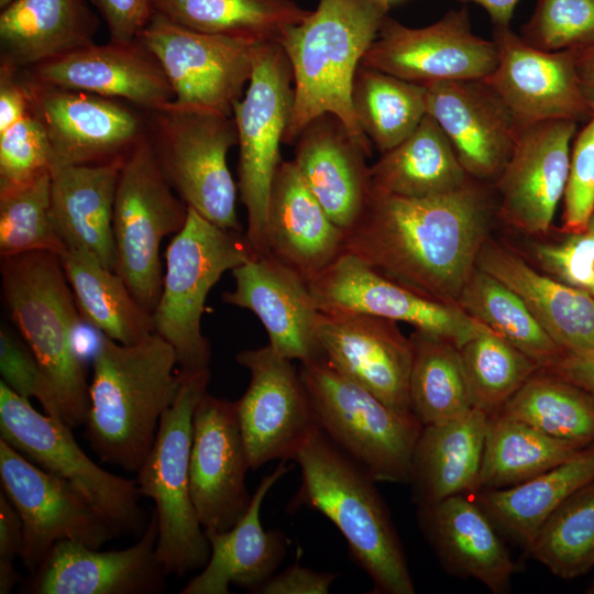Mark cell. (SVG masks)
I'll use <instances>...</instances> for the list:
<instances>
[{
	"label": "cell",
	"mask_w": 594,
	"mask_h": 594,
	"mask_svg": "<svg viewBox=\"0 0 594 594\" xmlns=\"http://www.w3.org/2000/svg\"><path fill=\"white\" fill-rule=\"evenodd\" d=\"M372 186L383 193L426 198L457 191L473 178L437 121L428 113L404 141L370 166Z\"/></svg>",
	"instance_id": "35"
},
{
	"label": "cell",
	"mask_w": 594,
	"mask_h": 594,
	"mask_svg": "<svg viewBox=\"0 0 594 594\" xmlns=\"http://www.w3.org/2000/svg\"><path fill=\"white\" fill-rule=\"evenodd\" d=\"M345 231L323 210L294 160L275 174L267 207V252L307 282L344 252Z\"/></svg>",
	"instance_id": "29"
},
{
	"label": "cell",
	"mask_w": 594,
	"mask_h": 594,
	"mask_svg": "<svg viewBox=\"0 0 594 594\" xmlns=\"http://www.w3.org/2000/svg\"><path fill=\"white\" fill-rule=\"evenodd\" d=\"M144 112L148 139L176 194L213 224L242 232L227 162L238 145L233 117L174 101Z\"/></svg>",
	"instance_id": "9"
},
{
	"label": "cell",
	"mask_w": 594,
	"mask_h": 594,
	"mask_svg": "<svg viewBox=\"0 0 594 594\" xmlns=\"http://www.w3.org/2000/svg\"><path fill=\"white\" fill-rule=\"evenodd\" d=\"M458 306L534 359L540 369L564 353L512 289L477 267L463 287Z\"/></svg>",
	"instance_id": "43"
},
{
	"label": "cell",
	"mask_w": 594,
	"mask_h": 594,
	"mask_svg": "<svg viewBox=\"0 0 594 594\" xmlns=\"http://www.w3.org/2000/svg\"><path fill=\"white\" fill-rule=\"evenodd\" d=\"M540 371L572 383L594 397V349L582 353H563Z\"/></svg>",
	"instance_id": "56"
},
{
	"label": "cell",
	"mask_w": 594,
	"mask_h": 594,
	"mask_svg": "<svg viewBox=\"0 0 594 594\" xmlns=\"http://www.w3.org/2000/svg\"><path fill=\"white\" fill-rule=\"evenodd\" d=\"M35 251L59 256L66 251L51 216V172L0 189L1 258Z\"/></svg>",
	"instance_id": "46"
},
{
	"label": "cell",
	"mask_w": 594,
	"mask_h": 594,
	"mask_svg": "<svg viewBox=\"0 0 594 594\" xmlns=\"http://www.w3.org/2000/svg\"><path fill=\"white\" fill-rule=\"evenodd\" d=\"M87 0H13L1 9V65L26 69L95 43Z\"/></svg>",
	"instance_id": "33"
},
{
	"label": "cell",
	"mask_w": 594,
	"mask_h": 594,
	"mask_svg": "<svg viewBox=\"0 0 594 594\" xmlns=\"http://www.w3.org/2000/svg\"><path fill=\"white\" fill-rule=\"evenodd\" d=\"M473 406L488 416L536 373L540 365L491 329L469 340L460 349Z\"/></svg>",
	"instance_id": "45"
},
{
	"label": "cell",
	"mask_w": 594,
	"mask_h": 594,
	"mask_svg": "<svg viewBox=\"0 0 594 594\" xmlns=\"http://www.w3.org/2000/svg\"><path fill=\"white\" fill-rule=\"evenodd\" d=\"M176 365L174 348L155 332L135 344L100 338L85 438L102 462L138 472L178 389Z\"/></svg>",
	"instance_id": "2"
},
{
	"label": "cell",
	"mask_w": 594,
	"mask_h": 594,
	"mask_svg": "<svg viewBox=\"0 0 594 594\" xmlns=\"http://www.w3.org/2000/svg\"><path fill=\"white\" fill-rule=\"evenodd\" d=\"M154 11L197 32L254 44L278 43L310 13L294 0H154Z\"/></svg>",
	"instance_id": "39"
},
{
	"label": "cell",
	"mask_w": 594,
	"mask_h": 594,
	"mask_svg": "<svg viewBox=\"0 0 594 594\" xmlns=\"http://www.w3.org/2000/svg\"><path fill=\"white\" fill-rule=\"evenodd\" d=\"M576 121L519 124L512 154L494 183L498 216L528 233L546 232L564 194Z\"/></svg>",
	"instance_id": "20"
},
{
	"label": "cell",
	"mask_w": 594,
	"mask_h": 594,
	"mask_svg": "<svg viewBox=\"0 0 594 594\" xmlns=\"http://www.w3.org/2000/svg\"><path fill=\"white\" fill-rule=\"evenodd\" d=\"M294 103L289 61L276 42L254 44L252 73L242 98L233 106L238 131L239 190L248 213L245 235L256 256L267 254L266 220L275 174Z\"/></svg>",
	"instance_id": "11"
},
{
	"label": "cell",
	"mask_w": 594,
	"mask_h": 594,
	"mask_svg": "<svg viewBox=\"0 0 594 594\" xmlns=\"http://www.w3.org/2000/svg\"><path fill=\"white\" fill-rule=\"evenodd\" d=\"M528 553L564 580L583 575L594 566V481L553 510Z\"/></svg>",
	"instance_id": "44"
},
{
	"label": "cell",
	"mask_w": 594,
	"mask_h": 594,
	"mask_svg": "<svg viewBox=\"0 0 594 594\" xmlns=\"http://www.w3.org/2000/svg\"><path fill=\"white\" fill-rule=\"evenodd\" d=\"M298 371L323 433L376 482L408 484L419 419L385 404L326 356Z\"/></svg>",
	"instance_id": "7"
},
{
	"label": "cell",
	"mask_w": 594,
	"mask_h": 594,
	"mask_svg": "<svg viewBox=\"0 0 594 594\" xmlns=\"http://www.w3.org/2000/svg\"><path fill=\"white\" fill-rule=\"evenodd\" d=\"M59 257L80 318L89 326L122 344L154 332L152 314L114 271L85 250L67 249Z\"/></svg>",
	"instance_id": "37"
},
{
	"label": "cell",
	"mask_w": 594,
	"mask_h": 594,
	"mask_svg": "<svg viewBox=\"0 0 594 594\" xmlns=\"http://www.w3.org/2000/svg\"><path fill=\"white\" fill-rule=\"evenodd\" d=\"M292 460L301 472L292 505L315 509L338 528L351 557L370 576L373 593L415 594L403 544L376 481L318 425Z\"/></svg>",
	"instance_id": "4"
},
{
	"label": "cell",
	"mask_w": 594,
	"mask_h": 594,
	"mask_svg": "<svg viewBox=\"0 0 594 594\" xmlns=\"http://www.w3.org/2000/svg\"><path fill=\"white\" fill-rule=\"evenodd\" d=\"M473 2L482 7L494 26H510L514 10L520 0H458Z\"/></svg>",
	"instance_id": "58"
},
{
	"label": "cell",
	"mask_w": 594,
	"mask_h": 594,
	"mask_svg": "<svg viewBox=\"0 0 594 594\" xmlns=\"http://www.w3.org/2000/svg\"><path fill=\"white\" fill-rule=\"evenodd\" d=\"M29 113V91L21 70L0 64V133Z\"/></svg>",
	"instance_id": "55"
},
{
	"label": "cell",
	"mask_w": 594,
	"mask_h": 594,
	"mask_svg": "<svg viewBox=\"0 0 594 594\" xmlns=\"http://www.w3.org/2000/svg\"><path fill=\"white\" fill-rule=\"evenodd\" d=\"M188 207L166 177L147 132L124 156L113 204L114 272L153 314L163 286L162 240L185 226Z\"/></svg>",
	"instance_id": "10"
},
{
	"label": "cell",
	"mask_w": 594,
	"mask_h": 594,
	"mask_svg": "<svg viewBox=\"0 0 594 594\" xmlns=\"http://www.w3.org/2000/svg\"><path fill=\"white\" fill-rule=\"evenodd\" d=\"M497 64L483 80L499 96L519 124L543 120L588 121L575 68V50L532 47L510 26H494Z\"/></svg>",
	"instance_id": "21"
},
{
	"label": "cell",
	"mask_w": 594,
	"mask_h": 594,
	"mask_svg": "<svg viewBox=\"0 0 594 594\" xmlns=\"http://www.w3.org/2000/svg\"><path fill=\"white\" fill-rule=\"evenodd\" d=\"M410 340L414 355L408 394L413 414L425 426L470 413L474 406L459 348L420 331Z\"/></svg>",
	"instance_id": "40"
},
{
	"label": "cell",
	"mask_w": 594,
	"mask_h": 594,
	"mask_svg": "<svg viewBox=\"0 0 594 594\" xmlns=\"http://www.w3.org/2000/svg\"><path fill=\"white\" fill-rule=\"evenodd\" d=\"M424 86L427 113L443 130L466 173L480 183H495L519 129L512 111L483 79Z\"/></svg>",
	"instance_id": "24"
},
{
	"label": "cell",
	"mask_w": 594,
	"mask_h": 594,
	"mask_svg": "<svg viewBox=\"0 0 594 594\" xmlns=\"http://www.w3.org/2000/svg\"><path fill=\"white\" fill-rule=\"evenodd\" d=\"M175 398L164 411L154 443L138 470L142 496L153 499L158 521L156 557L167 575L202 569L210 544L190 495L189 461L195 409L208 392L209 369L178 371Z\"/></svg>",
	"instance_id": "6"
},
{
	"label": "cell",
	"mask_w": 594,
	"mask_h": 594,
	"mask_svg": "<svg viewBox=\"0 0 594 594\" xmlns=\"http://www.w3.org/2000/svg\"><path fill=\"white\" fill-rule=\"evenodd\" d=\"M248 469L235 402L207 392L194 413L189 461L190 495L205 531L228 530L248 510Z\"/></svg>",
	"instance_id": "19"
},
{
	"label": "cell",
	"mask_w": 594,
	"mask_h": 594,
	"mask_svg": "<svg viewBox=\"0 0 594 594\" xmlns=\"http://www.w3.org/2000/svg\"><path fill=\"white\" fill-rule=\"evenodd\" d=\"M488 417L473 408L459 418L422 427L408 483L418 507L459 494H475Z\"/></svg>",
	"instance_id": "34"
},
{
	"label": "cell",
	"mask_w": 594,
	"mask_h": 594,
	"mask_svg": "<svg viewBox=\"0 0 594 594\" xmlns=\"http://www.w3.org/2000/svg\"><path fill=\"white\" fill-rule=\"evenodd\" d=\"M255 256L245 233L218 227L188 208L184 228L166 249L162 293L152 314L154 332L174 348L179 371L209 369L210 344L201 331L208 293L224 272Z\"/></svg>",
	"instance_id": "8"
},
{
	"label": "cell",
	"mask_w": 594,
	"mask_h": 594,
	"mask_svg": "<svg viewBox=\"0 0 594 594\" xmlns=\"http://www.w3.org/2000/svg\"><path fill=\"white\" fill-rule=\"evenodd\" d=\"M492 201L483 184L433 197L375 189L345 231L344 252L427 298L457 305L476 268Z\"/></svg>",
	"instance_id": "1"
},
{
	"label": "cell",
	"mask_w": 594,
	"mask_h": 594,
	"mask_svg": "<svg viewBox=\"0 0 594 594\" xmlns=\"http://www.w3.org/2000/svg\"><path fill=\"white\" fill-rule=\"evenodd\" d=\"M232 275L234 289L222 295L223 301L255 314L277 354L300 363L326 356L317 336L320 311L300 274L267 253L233 268Z\"/></svg>",
	"instance_id": "25"
},
{
	"label": "cell",
	"mask_w": 594,
	"mask_h": 594,
	"mask_svg": "<svg viewBox=\"0 0 594 594\" xmlns=\"http://www.w3.org/2000/svg\"><path fill=\"white\" fill-rule=\"evenodd\" d=\"M352 106L360 128L382 154L411 134L426 116V88L361 64Z\"/></svg>",
	"instance_id": "41"
},
{
	"label": "cell",
	"mask_w": 594,
	"mask_h": 594,
	"mask_svg": "<svg viewBox=\"0 0 594 594\" xmlns=\"http://www.w3.org/2000/svg\"><path fill=\"white\" fill-rule=\"evenodd\" d=\"M0 439L37 466L75 487L117 532L143 534L147 526L135 480L97 465L62 419L38 413L0 382Z\"/></svg>",
	"instance_id": "12"
},
{
	"label": "cell",
	"mask_w": 594,
	"mask_h": 594,
	"mask_svg": "<svg viewBox=\"0 0 594 594\" xmlns=\"http://www.w3.org/2000/svg\"><path fill=\"white\" fill-rule=\"evenodd\" d=\"M361 64L419 85L476 80L496 67L497 47L472 32L469 10L462 7L424 28L386 16Z\"/></svg>",
	"instance_id": "16"
},
{
	"label": "cell",
	"mask_w": 594,
	"mask_h": 594,
	"mask_svg": "<svg viewBox=\"0 0 594 594\" xmlns=\"http://www.w3.org/2000/svg\"><path fill=\"white\" fill-rule=\"evenodd\" d=\"M13 0H0V8H4L6 6H8L10 2H12Z\"/></svg>",
	"instance_id": "59"
},
{
	"label": "cell",
	"mask_w": 594,
	"mask_h": 594,
	"mask_svg": "<svg viewBox=\"0 0 594 594\" xmlns=\"http://www.w3.org/2000/svg\"><path fill=\"white\" fill-rule=\"evenodd\" d=\"M235 360L250 373L235 406L251 469L292 460L317 425L299 371L268 344L243 350Z\"/></svg>",
	"instance_id": "18"
},
{
	"label": "cell",
	"mask_w": 594,
	"mask_h": 594,
	"mask_svg": "<svg viewBox=\"0 0 594 594\" xmlns=\"http://www.w3.org/2000/svg\"><path fill=\"white\" fill-rule=\"evenodd\" d=\"M388 9L389 3L383 0H319L315 11L282 34L278 44L294 79L293 111L284 144H295L311 120L331 113L372 156L373 144L354 114L352 86Z\"/></svg>",
	"instance_id": "3"
},
{
	"label": "cell",
	"mask_w": 594,
	"mask_h": 594,
	"mask_svg": "<svg viewBox=\"0 0 594 594\" xmlns=\"http://www.w3.org/2000/svg\"><path fill=\"white\" fill-rule=\"evenodd\" d=\"M575 68L581 90L594 117V45L575 50Z\"/></svg>",
	"instance_id": "57"
},
{
	"label": "cell",
	"mask_w": 594,
	"mask_h": 594,
	"mask_svg": "<svg viewBox=\"0 0 594 594\" xmlns=\"http://www.w3.org/2000/svg\"><path fill=\"white\" fill-rule=\"evenodd\" d=\"M590 231L594 232V217L592 220H590L588 228Z\"/></svg>",
	"instance_id": "60"
},
{
	"label": "cell",
	"mask_w": 594,
	"mask_h": 594,
	"mask_svg": "<svg viewBox=\"0 0 594 594\" xmlns=\"http://www.w3.org/2000/svg\"><path fill=\"white\" fill-rule=\"evenodd\" d=\"M420 528L444 569L505 593L518 566L495 524L473 495L459 494L418 507Z\"/></svg>",
	"instance_id": "27"
},
{
	"label": "cell",
	"mask_w": 594,
	"mask_h": 594,
	"mask_svg": "<svg viewBox=\"0 0 594 594\" xmlns=\"http://www.w3.org/2000/svg\"><path fill=\"white\" fill-rule=\"evenodd\" d=\"M153 512L141 538L121 550L100 551L72 540L55 543L25 583L31 594H155L165 590L156 557Z\"/></svg>",
	"instance_id": "22"
},
{
	"label": "cell",
	"mask_w": 594,
	"mask_h": 594,
	"mask_svg": "<svg viewBox=\"0 0 594 594\" xmlns=\"http://www.w3.org/2000/svg\"><path fill=\"white\" fill-rule=\"evenodd\" d=\"M290 471L286 460L265 475L252 495L248 510L228 530H206L210 557L201 572L180 594H228L230 584L255 591L274 575L286 553V538L279 530H265L261 507L273 485Z\"/></svg>",
	"instance_id": "30"
},
{
	"label": "cell",
	"mask_w": 594,
	"mask_h": 594,
	"mask_svg": "<svg viewBox=\"0 0 594 594\" xmlns=\"http://www.w3.org/2000/svg\"><path fill=\"white\" fill-rule=\"evenodd\" d=\"M498 413L583 449L594 447V397L543 371L536 372Z\"/></svg>",
	"instance_id": "42"
},
{
	"label": "cell",
	"mask_w": 594,
	"mask_h": 594,
	"mask_svg": "<svg viewBox=\"0 0 594 594\" xmlns=\"http://www.w3.org/2000/svg\"><path fill=\"white\" fill-rule=\"evenodd\" d=\"M337 579L332 572L315 571L298 562L273 575L255 593L258 594H327Z\"/></svg>",
	"instance_id": "54"
},
{
	"label": "cell",
	"mask_w": 594,
	"mask_h": 594,
	"mask_svg": "<svg viewBox=\"0 0 594 594\" xmlns=\"http://www.w3.org/2000/svg\"><path fill=\"white\" fill-rule=\"evenodd\" d=\"M535 255L559 282L594 296V232L574 234L560 244H540Z\"/></svg>",
	"instance_id": "51"
},
{
	"label": "cell",
	"mask_w": 594,
	"mask_h": 594,
	"mask_svg": "<svg viewBox=\"0 0 594 594\" xmlns=\"http://www.w3.org/2000/svg\"><path fill=\"white\" fill-rule=\"evenodd\" d=\"M21 70L43 86L119 99L144 111L174 100L161 65L139 41L94 43Z\"/></svg>",
	"instance_id": "26"
},
{
	"label": "cell",
	"mask_w": 594,
	"mask_h": 594,
	"mask_svg": "<svg viewBox=\"0 0 594 594\" xmlns=\"http://www.w3.org/2000/svg\"><path fill=\"white\" fill-rule=\"evenodd\" d=\"M396 322L359 312H320L317 336L338 371L388 406L411 411L413 343Z\"/></svg>",
	"instance_id": "23"
},
{
	"label": "cell",
	"mask_w": 594,
	"mask_h": 594,
	"mask_svg": "<svg viewBox=\"0 0 594 594\" xmlns=\"http://www.w3.org/2000/svg\"><path fill=\"white\" fill-rule=\"evenodd\" d=\"M138 41L161 65L174 102L232 116L251 78L254 43L197 32L156 11Z\"/></svg>",
	"instance_id": "13"
},
{
	"label": "cell",
	"mask_w": 594,
	"mask_h": 594,
	"mask_svg": "<svg viewBox=\"0 0 594 594\" xmlns=\"http://www.w3.org/2000/svg\"><path fill=\"white\" fill-rule=\"evenodd\" d=\"M0 373L10 389L29 400L35 398L46 415L63 420L50 377L22 337L4 324L0 329Z\"/></svg>",
	"instance_id": "49"
},
{
	"label": "cell",
	"mask_w": 594,
	"mask_h": 594,
	"mask_svg": "<svg viewBox=\"0 0 594 594\" xmlns=\"http://www.w3.org/2000/svg\"><path fill=\"white\" fill-rule=\"evenodd\" d=\"M476 267L512 289L564 353L594 349V296L538 273L498 244H483Z\"/></svg>",
	"instance_id": "32"
},
{
	"label": "cell",
	"mask_w": 594,
	"mask_h": 594,
	"mask_svg": "<svg viewBox=\"0 0 594 594\" xmlns=\"http://www.w3.org/2000/svg\"><path fill=\"white\" fill-rule=\"evenodd\" d=\"M0 480L23 526L21 560L33 573L52 547L72 540L100 549L117 532L69 483L0 439Z\"/></svg>",
	"instance_id": "14"
},
{
	"label": "cell",
	"mask_w": 594,
	"mask_h": 594,
	"mask_svg": "<svg viewBox=\"0 0 594 594\" xmlns=\"http://www.w3.org/2000/svg\"><path fill=\"white\" fill-rule=\"evenodd\" d=\"M51 168L46 132L31 112L0 133V189L32 182Z\"/></svg>",
	"instance_id": "48"
},
{
	"label": "cell",
	"mask_w": 594,
	"mask_h": 594,
	"mask_svg": "<svg viewBox=\"0 0 594 594\" xmlns=\"http://www.w3.org/2000/svg\"><path fill=\"white\" fill-rule=\"evenodd\" d=\"M320 312H359L404 321L459 349L488 330L457 305L427 298L343 252L309 282Z\"/></svg>",
	"instance_id": "15"
},
{
	"label": "cell",
	"mask_w": 594,
	"mask_h": 594,
	"mask_svg": "<svg viewBox=\"0 0 594 594\" xmlns=\"http://www.w3.org/2000/svg\"><path fill=\"white\" fill-rule=\"evenodd\" d=\"M521 38L546 52L594 45V0H537Z\"/></svg>",
	"instance_id": "47"
},
{
	"label": "cell",
	"mask_w": 594,
	"mask_h": 594,
	"mask_svg": "<svg viewBox=\"0 0 594 594\" xmlns=\"http://www.w3.org/2000/svg\"><path fill=\"white\" fill-rule=\"evenodd\" d=\"M594 481V447L520 484L486 490L473 497L498 526L527 552L553 510L575 491Z\"/></svg>",
	"instance_id": "36"
},
{
	"label": "cell",
	"mask_w": 594,
	"mask_h": 594,
	"mask_svg": "<svg viewBox=\"0 0 594 594\" xmlns=\"http://www.w3.org/2000/svg\"><path fill=\"white\" fill-rule=\"evenodd\" d=\"M563 230L585 232L594 211V117L576 134L564 189Z\"/></svg>",
	"instance_id": "50"
},
{
	"label": "cell",
	"mask_w": 594,
	"mask_h": 594,
	"mask_svg": "<svg viewBox=\"0 0 594 594\" xmlns=\"http://www.w3.org/2000/svg\"><path fill=\"white\" fill-rule=\"evenodd\" d=\"M21 74L30 112L42 123L50 142L52 168L124 156L146 133L144 110L127 101L43 86Z\"/></svg>",
	"instance_id": "17"
},
{
	"label": "cell",
	"mask_w": 594,
	"mask_h": 594,
	"mask_svg": "<svg viewBox=\"0 0 594 594\" xmlns=\"http://www.w3.org/2000/svg\"><path fill=\"white\" fill-rule=\"evenodd\" d=\"M1 290L22 339L50 377L64 422L85 425L89 384L75 348L80 315L61 257L35 251L1 258Z\"/></svg>",
	"instance_id": "5"
},
{
	"label": "cell",
	"mask_w": 594,
	"mask_h": 594,
	"mask_svg": "<svg viewBox=\"0 0 594 594\" xmlns=\"http://www.w3.org/2000/svg\"><path fill=\"white\" fill-rule=\"evenodd\" d=\"M369 155L331 113L311 120L295 142L294 162L329 218L348 231L372 189Z\"/></svg>",
	"instance_id": "28"
},
{
	"label": "cell",
	"mask_w": 594,
	"mask_h": 594,
	"mask_svg": "<svg viewBox=\"0 0 594 594\" xmlns=\"http://www.w3.org/2000/svg\"><path fill=\"white\" fill-rule=\"evenodd\" d=\"M124 156L51 169V216L66 250H85L111 271L116 270L113 204Z\"/></svg>",
	"instance_id": "31"
},
{
	"label": "cell",
	"mask_w": 594,
	"mask_h": 594,
	"mask_svg": "<svg viewBox=\"0 0 594 594\" xmlns=\"http://www.w3.org/2000/svg\"><path fill=\"white\" fill-rule=\"evenodd\" d=\"M583 450L521 420L501 413L491 415L475 494L520 484L573 459Z\"/></svg>",
	"instance_id": "38"
},
{
	"label": "cell",
	"mask_w": 594,
	"mask_h": 594,
	"mask_svg": "<svg viewBox=\"0 0 594 594\" xmlns=\"http://www.w3.org/2000/svg\"><path fill=\"white\" fill-rule=\"evenodd\" d=\"M102 16L110 41L132 43L154 13V0H91Z\"/></svg>",
	"instance_id": "52"
},
{
	"label": "cell",
	"mask_w": 594,
	"mask_h": 594,
	"mask_svg": "<svg viewBox=\"0 0 594 594\" xmlns=\"http://www.w3.org/2000/svg\"><path fill=\"white\" fill-rule=\"evenodd\" d=\"M23 550V526L19 514L1 491L0 493V594H8L19 582L14 568Z\"/></svg>",
	"instance_id": "53"
},
{
	"label": "cell",
	"mask_w": 594,
	"mask_h": 594,
	"mask_svg": "<svg viewBox=\"0 0 594 594\" xmlns=\"http://www.w3.org/2000/svg\"><path fill=\"white\" fill-rule=\"evenodd\" d=\"M383 1H386V2L391 3L392 1H395V0H383Z\"/></svg>",
	"instance_id": "61"
}]
</instances>
